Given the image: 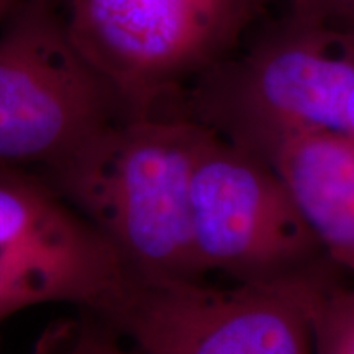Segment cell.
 Here are the masks:
<instances>
[{"label":"cell","instance_id":"cell-1","mask_svg":"<svg viewBox=\"0 0 354 354\" xmlns=\"http://www.w3.org/2000/svg\"><path fill=\"white\" fill-rule=\"evenodd\" d=\"M210 133L190 117L125 118L46 167L48 184L105 238L131 274L201 281L205 272L194 246L190 185Z\"/></svg>","mask_w":354,"mask_h":354},{"label":"cell","instance_id":"cell-2","mask_svg":"<svg viewBox=\"0 0 354 354\" xmlns=\"http://www.w3.org/2000/svg\"><path fill=\"white\" fill-rule=\"evenodd\" d=\"M353 87V39L289 8L245 53L197 77L189 117L268 159L299 136L346 131Z\"/></svg>","mask_w":354,"mask_h":354},{"label":"cell","instance_id":"cell-3","mask_svg":"<svg viewBox=\"0 0 354 354\" xmlns=\"http://www.w3.org/2000/svg\"><path fill=\"white\" fill-rule=\"evenodd\" d=\"M133 115L50 0H25L0 35V169H43Z\"/></svg>","mask_w":354,"mask_h":354},{"label":"cell","instance_id":"cell-4","mask_svg":"<svg viewBox=\"0 0 354 354\" xmlns=\"http://www.w3.org/2000/svg\"><path fill=\"white\" fill-rule=\"evenodd\" d=\"M269 0H64L71 39L133 117L228 57Z\"/></svg>","mask_w":354,"mask_h":354},{"label":"cell","instance_id":"cell-5","mask_svg":"<svg viewBox=\"0 0 354 354\" xmlns=\"http://www.w3.org/2000/svg\"><path fill=\"white\" fill-rule=\"evenodd\" d=\"M317 272L216 289L128 277L102 312L143 354H313Z\"/></svg>","mask_w":354,"mask_h":354},{"label":"cell","instance_id":"cell-6","mask_svg":"<svg viewBox=\"0 0 354 354\" xmlns=\"http://www.w3.org/2000/svg\"><path fill=\"white\" fill-rule=\"evenodd\" d=\"M190 223L202 271L236 282L307 276L325 253L279 172L214 130L194 167Z\"/></svg>","mask_w":354,"mask_h":354},{"label":"cell","instance_id":"cell-7","mask_svg":"<svg viewBox=\"0 0 354 354\" xmlns=\"http://www.w3.org/2000/svg\"><path fill=\"white\" fill-rule=\"evenodd\" d=\"M130 276L117 251L46 179L0 169V323L50 304L102 313Z\"/></svg>","mask_w":354,"mask_h":354},{"label":"cell","instance_id":"cell-8","mask_svg":"<svg viewBox=\"0 0 354 354\" xmlns=\"http://www.w3.org/2000/svg\"><path fill=\"white\" fill-rule=\"evenodd\" d=\"M266 161L279 172L325 254L354 271V141L313 133L281 145Z\"/></svg>","mask_w":354,"mask_h":354},{"label":"cell","instance_id":"cell-9","mask_svg":"<svg viewBox=\"0 0 354 354\" xmlns=\"http://www.w3.org/2000/svg\"><path fill=\"white\" fill-rule=\"evenodd\" d=\"M313 354H354V289L325 284L312 310Z\"/></svg>","mask_w":354,"mask_h":354},{"label":"cell","instance_id":"cell-10","mask_svg":"<svg viewBox=\"0 0 354 354\" xmlns=\"http://www.w3.org/2000/svg\"><path fill=\"white\" fill-rule=\"evenodd\" d=\"M290 8L313 17L354 41V0H289Z\"/></svg>","mask_w":354,"mask_h":354},{"label":"cell","instance_id":"cell-11","mask_svg":"<svg viewBox=\"0 0 354 354\" xmlns=\"http://www.w3.org/2000/svg\"><path fill=\"white\" fill-rule=\"evenodd\" d=\"M71 354H127L109 338L99 335H84Z\"/></svg>","mask_w":354,"mask_h":354},{"label":"cell","instance_id":"cell-12","mask_svg":"<svg viewBox=\"0 0 354 354\" xmlns=\"http://www.w3.org/2000/svg\"><path fill=\"white\" fill-rule=\"evenodd\" d=\"M346 135L354 141V87L349 94L348 109H346Z\"/></svg>","mask_w":354,"mask_h":354},{"label":"cell","instance_id":"cell-13","mask_svg":"<svg viewBox=\"0 0 354 354\" xmlns=\"http://www.w3.org/2000/svg\"><path fill=\"white\" fill-rule=\"evenodd\" d=\"M25 0H0V21L7 20Z\"/></svg>","mask_w":354,"mask_h":354}]
</instances>
